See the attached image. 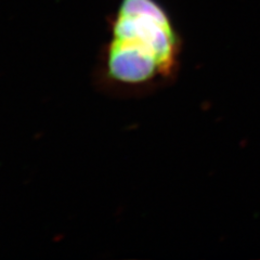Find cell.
I'll list each match as a JSON object with an SVG mask.
<instances>
[{
    "instance_id": "6da1fadb",
    "label": "cell",
    "mask_w": 260,
    "mask_h": 260,
    "mask_svg": "<svg viewBox=\"0 0 260 260\" xmlns=\"http://www.w3.org/2000/svg\"><path fill=\"white\" fill-rule=\"evenodd\" d=\"M181 40L155 0H121L94 70L95 87L118 98L149 95L172 83Z\"/></svg>"
}]
</instances>
